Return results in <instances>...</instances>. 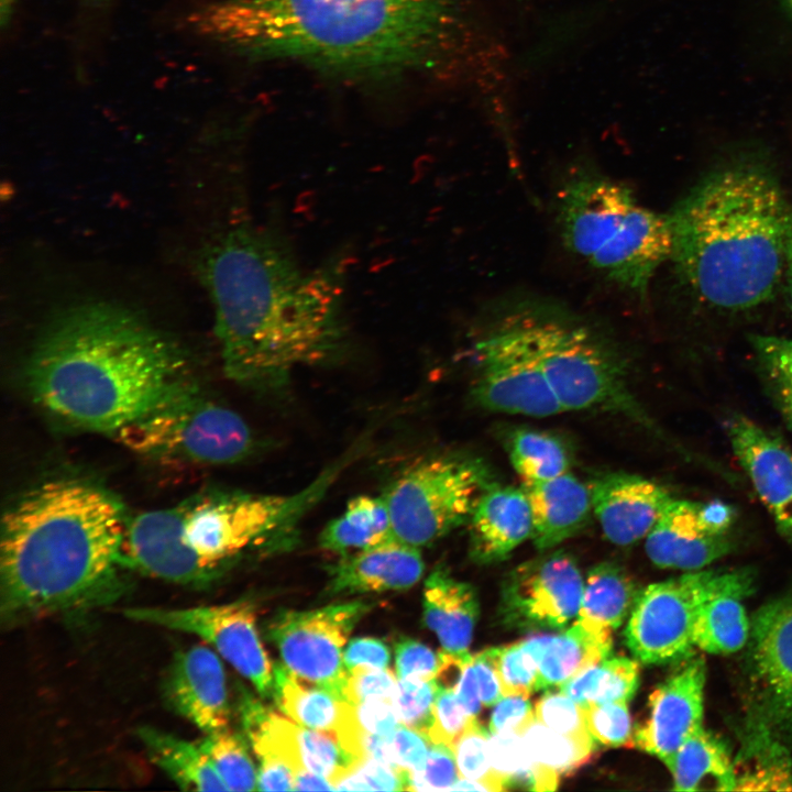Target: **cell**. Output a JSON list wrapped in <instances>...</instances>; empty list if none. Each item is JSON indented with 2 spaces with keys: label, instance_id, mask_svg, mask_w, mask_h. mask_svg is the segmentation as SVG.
I'll return each instance as SVG.
<instances>
[{
  "label": "cell",
  "instance_id": "obj_1",
  "mask_svg": "<svg viewBox=\"0 0 792 792\" xmlns=\"http://www.w3.org/2000/svg\"><path fill=\"white\" fill-rule=\"evenodd\" d=\"M200 273L229 378L279 392L300 367L345 353L343 287L334 265L306 271L277 237L240 226L202 251Z\"/></svg>",
  "mask_w": 792,
  "mask_h": 792
},
{
  "label": "cell",
  "instance_id": "obj_2",
  "mask_svg": "<svg viewBox=\"0 0 792 792\" xmlns=\"http://www.w3.org/2000/svg\"><path fill=\"white\" fill-rule=\"evenodd\" d=\"M464 18L463 0H222L197 10L190 22L246 56L386 78L449 62Z\"/></svg>",
  "mask_w": 792,
  "mask_h": 792
},
{
  "label": "cell",
  "instance_id": "obj_3",
  "mask_svg": "<svg viewBox=\"0 0 792 792\" xmlns=\"http://www.w3.org/2000/svg\"><path fill=\"white\" fill-rule=\"evenodd\" d=\"M186 356L138 312L81 302L55 315L36 340L26 384L48 414L114 435L188 384Z\"/></svg>",
  "mask_w": 792,
  "mask_h": 792
},
{
  "label": "cell",
  "instance_id": "obj_4",
  "mask_svg": "<svg viewBox=\"0 0 792 792\" xmlns=\"http://www.w3.org/2000/svg\"><path fill=\"white\" fill-rule=\"evenodd\" d=\"M127 519L105 488L54 479L4 513L0 542L3 622L74 615L113 603L124 591L120 569Z\"/></svg>",
  "mask_w": 792,
  "mask_h": 792
},
{
  "label": "cell",
  "instance_id": "obj_5",
  "mask_svg": "<svg viewBox=\"0 0 792 792\" xmlns=\"http://www.w3.org/2000/svg\"><path fill=\"white\" fill-rule=\"evenodd\" d=\"M791 212L766 170L721 169L668 216L670 257L703 302L730 311L757 307L773 296L785 273Z\"/></svg>",
  "mask_w": 792,
  "mask_h": 792
},
{
  "label": "cell",
  "instance_id": "obj_6",
  "mask_svg": "<svg viewBox=\"0 0 792 792\" xmlns=\"http://www.w3.org/2000/svg\"><path fill=\"white\" fill-rule=\"evenodd\" d=\"M557 210L565 246L640 297L671 256L668 216L645 208L629 188L612 179L573 176L559 194Z\"/></svg>",
  "mask_w": 792,
  "mask_h": 792
},
{
  "label": "cell",
  "instance_id": "obj_7",
  "mask_svg": "<svg viewBox=\"0 0 792 792\" xmlns=\"http://www.w3.org/2000/svg\"><path fill=\"white\" fill-rule=\"evenodd\" d=\"M361 449L353 448L292 494L219 493L180 505L185 543L220 570L251 548L283 546Z\"/></svg>",
  "mask_w": 792,
  "mask_h": 792
},
{
  "label": "cell",
  "instance_id": "obj_8",
  "mask_svg": "<svg viewBox=\"0 0 792 792\" xmlns=\"http://www.w3.org/2000/svg\"><path fill=\"white\" fill-rule=\"evenodd\" d=\"M113 436L142 457L197 465L237 463L255 449L244 419L191 384Z\"/></svg>",
  "mask_w": 792,
  "mask_h": 792
},
{
  "label": "cell",
  "instance_id": "obj_9",
  "mask_svg": "<svg viewBox=\"0 0 792 792\" xmlns=\"http://www.w3.org/2000/svg\"><path fill=\"white\" fill-rule=\"evenodd\" d=\"M491 484L488 472L476 460L453 455L418 460L383 494L394 538L415 548L436 542L469 522Z\"/></svg>",
  "mask_w": 792,
  "mask_h": 792
},
{
  "label": "cell",
  "instance_id": "obj_10",
  "mask_svg": "<svg viewBox=\"0 0 792 792\" xmlns=\"http://www.w3.org/2000/svg\"><path fill=\"white\" fill-rule=\"evenodd\" d=\"M522 327L564 411L605 410L656 427L630 393L615 354L587 330L554 322Z\"/></svg>",
  "mask_w": 792,
  "mask_h": 792
},
{
  "label": "cell",
  "instance_id": "obj_11",
  "mask_svg": "<svg viewBox=\"0 0 792 792\" xmlns=\"http://www.w3.org/2000/svg\"><path fill=\"white\" fill-rule=\"evenodd\" d=\"M754 738L792 744V593L760 607L746 644Z\"/></svg>",
  "mask_w": 792,
  "mask_h": 792
},
{
  "label": "cell",
  "instance_id": "obj_12",
  "mask_svg": "<svg viewBox=\"0 0 792 792\" xmlns=\"http://www.w3.org/2000/svg\"><path fill=\"white\" fill-rule=\"evenodd\" d=\"M729 572L689 571L639 592L625 629L632 656L646 664H666L691 657L698 608L724 584Z\"/></svg>",
  "mask_w": 792,
  "mask_h": 792
},
{
  "label": "cell",
  "instance_id": "obj_13",
  "mask_svg": "<svg viewBox=\"0 0 792 792\" xmlns=\"http://www.w3.org/2000/svg\"><path fill=\"white\" fill-rule=\"evenodd\" d=\"M370 607L355 601L310 610H284L270 622L266 632L288 670L343 698L348 674L343 648Z\"/></svg>",
  "mask_w": 792,
  "mask_h": 792
},
{
  "label": "cell",
  "instance_id": "obj_14",
  "mask_svg": "<svg viewBox=\"0 0 792 792\" xmlns=\"http://www.w3.org/2000/svg\"><path fill=\"white\" fill-rule=\"evenodd\" d=\"M479 372L472 397L496 413L548 417L564 411L522 326L502 329L476 344Z\"/></svg>",
  "mask_w": 792,
  "mask_h": 792
},
{
  "label": "cell",
  "instance_id": "obj_15",
  "mask_svg": "<svg viewBox=\"0 0 792 792\" xmlns=\"http://www.w3.org/2000/svg\"><path fill=\"white\" fill-rule=\"evenodd\" d=\"M123 614L132 620L200 637L248 679L262 696L274 694V669L260 638L255 607L251 602L241 600L187 608L132 607L124 609Z\"/></svg>",
  "mask_w": 792,
  "mask_h": 792
},
{
  "label": "cell",
  "instance_id": "obj_16",
  "mask_svg": "<svg viewBox=\"0 0 792 792\" xmlns=\"http://www.w3.org/2000/svg\"><path fill=\"white\" fill-rule=\"evenodd\" d=\"M584 581L573 557L558 550L512 570L501 591L504 624L521 629H561L578 616Z\"/></svg>",
  "mask_w": 792,
  "mask_h": 792
},
{
  "label": "cell",
  "instance_id": "obj_17",
  "mask_svg": "<svg viewBox=\"0 0 792 792\" xmlns=\"http://www.w3.org/2000/svg\"><path fill=\"white\" fill-rule=\"evenodd\" d=\"M735 521L724 502L671 498L646 536V553L660 568L701 570L730 552Z\"/></svg>",
  "mask_w": 792,
  "mask_h": 792
},
{
  "label": "cell",
  "instance_id": "obj_18",
  "mask_svg": "<svg viewBox=\"0 0 792 792\" xmlns=\"http://www.w3.org/2000/svg\"><path fill=\"white\" fill-rule=\"evenodd\" d=\"M123 557L128 566L183 586H206L221 572L185 543L180 505L127 520Z\"/></svg>",
  "mask_w": 792,
  "mask_h": 792
},
{
  "label": "cell",
  "instance_id": "obj_19",
  "mask_svg": "<svg viewBox=\"0 0 792 792\" xmlns=\"http://www.w3.org/2000/svg\"><path fill=\"white\" fill-rule=\"evenodd\" d=\"M705 661L689 657L649 696V717L634 734L632 746L666 766L681 745L703 727Z\"/></svg>",
  "mask_w": 792,
  "mask_h": 792
},
{
  "label": "cell",
  "instance_id": "obj_20",
  "mask_svg": "<svg viewBox=\"0 0 792 792\" xmlns=\"http://www.w3.org/2000/svg\"><path fill=\"white\" fill-rule=\"evenodd\" d=\"M727 433L735 457L780 534L792 544V451L749 418L734 416Z\"/></svg>",
  "mask_w": 792,
  "mask_h": 792
},
{
  "label": "cell",
  "instance_id": "obj_21",
  "mask_svg": "<svg viewBox=\"0 0 792 792\" xmlns=\"http://www.w3.org/2000/svg\"><path fill=\"white\" fill-rule=\"evenodd\" d=\"M163 690L169 707L205 734L229 727L231 712L224 669L207 646L195 645L178 651Z\"/></svg>",
  "mask_w": 792,
  "mask_h": 792
},
{
  "label": "cell",
  "instance_id": "obj_22",
  "mask_svg": "<svg viewBox=\"0 0 792 792\" xmlns=\"http://www.w3.org/2000/svg\"><path fill=\"white\" fill-rule=\"evenodd\" d=\"M587 486L602 531L617 546L646 538L672 498L658 483L626 472L601 474Z\"/></svg>",
  "mask_w": 792,
  "mask_h": 792
},
{
  "label": "cell",
  "instance_id": "obj_23",
  "mask_svg": "<svg viewBox=\"0 0 792 792\" xmlns=\"http://www.w3.org/2000/svg\"><path fill=\"white\" fill-rule=\"evenodd\" d=\"M419 548L392 537L342 558L331 565L327 590L332 595L407 590L421 578Z\"/></svg>",
  "mask_w": 792,
  "mask_h": 792
},
{
  "label": "cell",
  "instance_id": "obj_24",
  "mask_svg": "<svg viewBox=\"0 0 792 792\" xmlns=\"http://www.w3.org/2000/svg\"><path fill=\"white\" fill-rule=\"evenodd\" d=\"M469 553L476 563L506 559L531 535V512L524 488L491 484L469 519Z\"/></svg>",
  "mask_w": 792,
  "mask_h": 792
},
{
  "label": "cell",
  "instance_id": "obj_25",
  "mask_svg": "<svg viewBox=\"0 0 792 792\" xmlns=\"http://www.w3.org/2000/svg\"><path fill=\"white\" fill-rule=\"evenodd\" d=\"M273 695L279 710L298 725L334 734L350 754L361 752L363 732L353 704L297 676L284 664L274 669Z\"/></svg>",
  "mask_w": 792,
  "mask_h": 792
},
{
  "label": "cell",
  "instance_id": "obj_26",
  "mask_svg": "<svg viewBox=\"0 0 792 792\" xmlns=\"http://www.w3.org/2000/svg\"><path fill=\"white\" fill-rule=\"evenodd\" d=\"M531 512V539L549 550L580 532L593 512L588 486L569 472L522 486Z\"/></svg>",
  "mask_w": 792,
  "mask_h": 792
},
{
  "label": "cell",
  "instance_id": "obj_27",
  "mask_svg": "<svg viewBox=\"0 0 792 792\" xmlns=\"http://www.w3.org/2000/svg\"><path fill=\"white\" fill-rule=\"evenodd\" d=\"M752 590L747 570L730 571L727 580L701 604L694 624L695 648L713 654L743 649L749 638L750 619L741 600Z\"/></svg>",
  "mask_w": 792,
  "mask_h": 792
},
{
  "label": "cell",
  "instance_id": "obj_28",
  "mask_svg": "<svg viewBox=\"0 0 792 792\" xmlns=\"http://www.w3.org/2000/svg\"><path fill=\"white\" fill-rule=\"evenodd\" d=\"M424 607L425 623L444 651L468 653L480 609L472 585L439 565L426 580Z\"/></svg>",
  "mask_w": 792,
  "mask_h": 792
},
{
  "label": "cell",
  "instance_id": "obj_29",
  "mask_svg": "<svg viewBox=\"0 0 792 792\" xmlns=\"http://www.w3.org/2000/svg\"><path fill=\"white\" fill-rule=\"evenodd\" d=\"M612 631L576 619L557 635H547L539 661L537 690L560 688L581 671L600 663L612 649Z\"/></svg>",
  "mask_w": 792,
  "mask_h": 792
},
{
  "label": "cell",
  "instance_id": "obj_30",
  "mask_svg": "<svg viewBox=\"0 0 792 792\" xmlns=\"http://www.w3.org/2000/svg\"><path fill=\"white\" fill-rule=\"evenodd\" d=\"M136 735L148 759L183 790L229 791L212 761L199 744L142 726Z\"/></svg>",
  "mask_w": 792,
  "mask_h": 792
},
{
  "label": "cell",
  "instance_id": "obj_31",
  "mask_svg": "<svg viewBox=\"0 0 792 792\" xmlns=\"http://www.w3.org/2000/svg\"><path fill=\"white\" fill-rule=\"evenodd\" d=\"M667 768L675 791L698 790L706 780H713L715 790L735 791L736 772L728 748L704 726L688 737Z\"/></svg>",
  "mask_w": 792,
  "mask_h": 792
},
{
  "label": "cell",
  "instance_id": "obj_32",
  "mask_svg": "<svg viewBox=\"0 0 792 792\" xmlns=\"http://www.w3.org/2000/svg\"><path fill=\"white\" fill-rule=\"evenodd\" d=\"M393 536L392 520L384 495H360L320 534L319 544L340 554L353 553L378 544Z\"/></svg>",
  "mask_w": 792,
  "mask_h": 792
},
{
  "label": "cell",
  "instance_id": "obj_33",
  "mask_svg": "<svg viewBox=\"0 0 792 792\" xmlns=\"http://www.w3.org/2000/svg\"><path fill=\"white\" fill-rule=\"evenodd\" d=\"M639 592L625 569L603 562L591 569L584 582L578 618L595 628L613 631L630 615Z\"/></svg>",
  "mask_w": 792,
  "mask_h": 792
},
{
  "label": "cell",
  "instance_id": "obj_34",
  "mask_svg": "<svg viewBox=\"0 0 792 792\" xmlns=\"http://www.w3.org/2000/svg\"><path fill=\"white\" fill-rule=\"evenodd\" d=\"M639 684V663L624 656L605 658L564 682L559 689L582 706L628 702Z\"/></svg>",
  "mask_w": 792,
  "mask_h": 792
},
{
  "label": "cell",
  "instance_id": "obj_35",
  "mask_svg": "<svg viewBox=\"0 0 792 792\" xmlns=\"http://www.w3.org/2000/svg\"><path fill=\"white\" fill-rule=\"evenodd\" d=\"M530 757L560 776L587 762L595 748L592 737H574L558 733L534 715L518 730Z\"/></svg>",
  "mask_w": 792,
  "mask_h": 792
},
{
  "label": "cell",
  "instance_id": "obj_36",
  "mask_svg": "<svg viewBox=\"0 0 792 792\" xmlns=\"http://www.w3.org/2000/svg\"><path fill=\"white\" fill-rule=\"evenodd\" d=\"M508 449L512 465L524 484L550 480L568 472L566 450L548 433L519 429L512 435Z\"/></svg>",
  "mask_w": 792,
  "mask_h": 792
},
{
  "label": "cell",
  "instance_id": "obj_37",
  "mask_svg": "<svg viewBox=\"0 0 792 792\" xmlns=\"http://www.w3.org/2000/svg\"><path fill=\"white\" fill-rule=\"evenodd\" d=\"M750 343L767 392L792 432V340L756 334Z\"/></svg>",
  "mask_w": 792,
  "mask_h": 792
},
{
  "label": "cell",
  "instance_id": "obj_38",
  "mask_svg": "<svg viewBox=\"0 0 792 792\" xmlns=\"http://www.w3.org/2000/svg\"><path fill=\"white\" fill-rule=\"evenodd\" d=\"M198 744L212 761L229 791L256 790L257 770L240 735L227 727L206 734Z\"/></svg>",
  "mask_w": 792,
  "mask_h": 792
},
{
  "label": "cell",
  "instance_id": "obj_39",
  "mask_svg": "<svg viewBox=\"0 0 792 792\" xmlns=\"http://www.w3.org/2000/svg\"><path fill=\"white\" fill-rule=\"evenodd\" d=\"M547 635L496 647V663L504 695L529 696L536 691L539 661Z\"/></svg>",
  "mask_w": 792,
  "mask_h": 792
},
{
  "label": "cell",
  "instance_id": "obj_40",
  "mask_svg": "<svg viewBox=\"0 0 792 792\" xmlns=\"http://www.w3.org/2000/svg\"><path fill=\"white\" fill-rule=\"evenodd\" d=\"M431 744L426 735L399 725L387 735L364 734L362 748L365 757L413 772L425 765Z\"/></svg>",
  "mask_w": 792,
  "mask_h": 792
},
{
  "label": "cell",
  "instance_id": "obj_41",
  "mask_svg": "<svg viewBox=\"0 0 792 792\" xmlns=\"http://www.w3.org/2000/svg\"><path fill=\"white\" fill-rule=\"evenodd\" d=\"M488 743V733L475 718L452 748L459 778L477 781L487 791H505L492 766Z\"/></svg>",
  "mask_w": 792,
  "mask_h": 792
},
{
  "label": "cell",
  "instance_id": "obj_42",
  "mask_svg": "<svg viewBox=\"0 0 792 792\" xmlns=\"http://www.w3.org/2000/svg\"><path fill=\"white\" fill-rule=\"evenodd\" d=\"M490 758L504 789L526 788L531 790L536 761L530 757L516 730L490 736Z\"/></svg>",
  "mask_w": 792,
  "mask_h": 792
},
{
  "label": "cell",
  "instance_id": "obj_43",
  "mask_svg": "<svg viewBox=\"0 0 792 792\" xmlns=\"http://www.w3.org/2000/svg\"><path fill=\"white\" fill-rule=\"evenodd\" d=\"M439 686L435 680L399 679L392 698L400 725L427 736Z\"/></svg>",
  "mask_w": 792,
  "mask_h": 792
},
{
  "label": "cell",
  "instance_id": "obj_44",
  "mask_svg": "<svg viewBox=\"0 0 792 792\" xmlns=\"http://www.w3.org/2000/svg\"><path fill=\"white\" fill-rule=\"evenodd\" d=\"M765 750L754 746L760 760L750 770L736 776L735 790H792V767L784 758L785 747L762 739Z\"/></svg>",
  "mask_w": 792,
  "mask_h": 792
},
{
  "label": "cell",
  "instance_id": "obj_45",
  "mask_svg": "<svg viewBox=\"0 0 792 792\" xmlns=\"http://www.w3.org/2000/svg\"><path fill=\"white\" fill-rule=\"evenodd\" d=\"M409 771L372 757L356 761L336 783L338 791L408 790Z\"/></svg>",
  "mask_w": 792,
  "mask_h": 792
},
{
  "label": "cell",
  "instance_id": "obj_46",
  "mask_svg": "<svg viewBox=\"0 0 792 792\" xmlns=\"http://www.w3.org/2000/svg\"><path fill=\"white\" fill-rule=\"evenodd\" d=\"M586 728L605 746H632L634 735L627 702L593 703L583 706Z\"/></svg>",
  "mask_w": 792,
  "mask_h": 792
},
{
  "label": "cell",
  "instance_id": "obj_47",
  "mask_svg": "<svg viewBox=\"0 0 792 792\" xmlns=\"http://www.w3.org/2000/svg\"><path fill=\"white\" fill-rule=\"evenodd\" d=\"M535 716L549 728L574 737H591L584 707L563 692L546 693L535 706Z\"/></svg>",
  "mask_w": 792,
  "mask_h": 792
},
{
  "label": "cell",
  "instance_id": "obj_48",
  "mask_svg": "<svg viewBox=\"0 0 792 792\" xmlns=\"http://www.w3.org/2000/svg\"><path fill=\"white\" fill-rule=\"evenodd\" d=\"M475 718L459 702L453 689H439L427 737L433 744H444L453 748L458 738Z\"/></svg>",
  "mask_w": 792,
  "mask_h": 792
},
{
  "label": "cell",
  "instance_id": "obj_49",
  "mask_svg": "<svg viewBox=\"0 0 792 792\" xmlns=\"http://www.w3.org/2000/svg\"><path fill=\"white\" fill-rule=\"evenodd\" d=\"M458 779L452 748L432 743L422 768L409 772L408 791H451Z\"/></svg>",
  "mask_w": 792,
  "mask_h": 792
},
{
  "label": "cell",
  "instance_id": "obj_50",
  "mask_svg": "<svg viewBox=\"0 0 792 792\" xmlns=\"http://www.w3.org/2000/svg\"><path fill=\"white\" fill-rule=\"evenodd\" d=\"M397 682L389 669L354 667L348 670L343 698L351 704L371 698H393Z\"/></svg>",
  "mask_w": 792,
  "mask_h": 792
},
{
  "label": "cell",
  "instance_id": "obj_51",
  "mask_svg": "<svg viewBox=\"0 0 792 792\" xmlns=\"http://www.w3.org/2000/svg\"><path fill=\"white\" fill-rule=\"evenodd\" d=\"M444 660L419 641L403 638L396 646V671L399 679L435 680Z\"/></svg>",
  "mask_w": 792,
  "mask_h": 792
},
{
  "label": "cell",
  "instance_id": "obj_52",
  "mask_svg": "<svg viewBox=\"0 0 792 792\" xmlns=\"http://www.w3.org/2000/svg\"><path fill=\"white\" fill-rule=\"evenodd\" d=\"M353 705L364 734L387 735L400 725L392 698H371Z\"/></svg>",
  "mask_w": 792,
  "mask_h": 792
},
{
  "label": "cell",
  "instance_id": "obj_53",
  "mask_svg": "<svg viewBox=\"0 0 792 792\" xmlns=\"http://www.w3.org/2000/svg\"><path fill=\"white\" fill-rule=\"evenodd\" d=\"M472 667L482 704L495 705L504 696L496 663V647L472 656Z\"/></svg>",
  "mask_w": 792,
  "mask_h": 792
},
{
  "label": "cell",
  "instance_id": "obj_54",
  "mask_svg": "<svg viewBox=\"0 0 792 792\" xmlns=\"http://www.w3.org/2000/svg\"><path fill=\"white\" fill-rule=\"evenodd\" d=\"M535 715L528 696L504 695L496 704L491 715V734L518 730Z\"/></svg>",
  "mask_w": 792,
  "mask_h": 792
},
{
  "label": "cell",
  "instance_id": "obj_55",
  "mask_svg": "<svg viewBox=\"0 0 792 792\" xmlns=\"http://www.w3.org/2000/svg\"><path fill=\"white\" fill-rule=\"evenodd\" d=\"M346 670L354 667L386 668L389 662V650L385 644L375 638H355L343 652Z\"/></svg>",
  "mask_w": 792,
  "mask_h": 792
},
{
  "label": "cell",
  "instance_id": "obj_56",
  "mask_svg": "<svg viewBox=\"0 0 792 792\" xmlns=\"http://www.w3.org/2000/svg\"><path fill=\"white\" fill-rule=\"evenodd\" d=\"M257 770L258 791H294L295 771L285 761L265 757L260 759Z\"/></svg>",
  "mask_w": 792,
  "mask_h": 792
},
{
  "label": "cell",
  "instance_id": "obj_57",
  "mask_svg": "<svg viewBox=\"0 0 792 792\" xmlns=\"http://www.w3.org/2000/svg\"><path fill=\"white\" fill-rule=\"evenodd\" d=\"M454 691L459 702L463 705L466 712L471 716L476 717L483 704L481 702L475 681L471 654L463 667L462 675Z\"/></svg>",
  "mask_w": 792,
  "mask_h": 792
},
{
  "label": "cell",
  "instance_id": "obj_58",
  "mask_svg": "<svg viewBox=\"0 0 792 792\" xmlns=\"http://www.w3.org/2000/svg\"><path fill=\"white\" fill-rule=\"evenodd\" d=\"M326 791L334 790V785L324 777L309 770H299L295 773L294 791Z\"/></svg>",
  "mask_w": 792,
  "mask_h": 792
},
{
  "label": "cell",
  "instance_id": "obj_59",
  "mask_svg": "<svg viewBox=\"0 0 792 792\" xmlns=\"http://www.w3.org/2000/svg\"><path fill=\"white\" fill-rule=\"evenodd\" d=\"M785 276H787L789 301H790V307L792 310V212H791L789 233H788V243H787Z\"/></svg>",
  "mask_w": 792,
  "mask_h": 792
},
{
  "label": "cell",
  "instance_id": "obj_60",
  "mask_svg": "<svg viewBox=\"0 0 792 792\" xmlns=\"http://www.w3.org/2000/svg\"><path fill=\"white\" fill-rule=\"evenodd\" d=\"M16 0H0L1 24L6 25L10 20Z\"/></svg>",
  "mask_w": 792,
  "mask_h": 792
},
{
  "label": "cell",
  "instance_id": "obj_61",
  "mask_svg": "<svg viewBox=\"0 0 792 792\" xmlns=\"http://www.w3.org/2000/svg\"><path fill=\"white\" fill-rule=\"evenodd\" d=\"M788 13L792 16V0H781Z\"/></svg>",
  "mask_w": 792,
  "mask_h": 792
},
{
  "label": "cell",
  "instance_id": "obj_62",
  "mask_svg": "<svg viewBox=\"0 0 792 792\" xmlns=\"http://www.w3.org/2000/svg\"><path fill=\"white\" fill-rule=\"evenodd\" d=\"M94 1H96V2H103V1H106V0H94Z\"/></svg>",
  "mask_w": 792,
  "mask_h": 792
}]
</instances>
